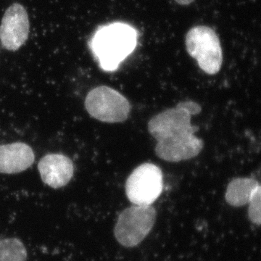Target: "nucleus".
<instances>
[{"label":"nucleus","mask_w":261,"mask_h":261,"mask_svg":"<svg viewBox=\"0 0 261 261\" xmlns=\"http://www.w3.org/2000/svg\"><path fill=\"white\" fill-rule=\"evenodd\" d=\"M85 108L95 119L111 123L126 121L132 108L126 97L106 86L96 87L87 94Z\"/></svg>","instance_id":"obj_5"},{"label":"nucleus","mask_w":261,"mask_h":261,"mask_svg":"<svg viewBox=\"0 0 261 261\" xmlns=\"http://www.w3.org/2000/svg\"><path fill=\"white\" fill-rule=\"evenodd\" d=\"M38 170L44 184L58 189L69 183L74 173V166L71 160L64 154L53 153L40 160Z\"/></svg>","instance_id":"obj_8"},{"label":"nucleus","mask_w":261,"mask_h":261,"mask_svg":"<svg viewBox=\"0 0 261 261\" xmlns=\"http://www.w3.org/2000/svg\"><path fill=\"white\" fill-rule=\"evenodd\" d=\"M155 221L156 211L152 205L130 206L118 216L115 238L122 246H137L150 232Z\"/></svg>","instance_id":"obj_4"},{"label":"nucleus","mask_w":261,"mask_h":261,"mask_svg":"<svg viewBox=\"0 0 261 261\" xmlns=\"http://www.w3.org/2000/svg\"><path fill=\"white\" fill-rule=\"evenodd\" d=\"M247 205L249 219L252 224L261 226V185L255 187Z\"/></svg>","instance_id":"obj_12"},{"label":"nucleus","mask_w":261,"mask_h":261,"mask_svg":"<svg viewBox=\"0 0 261 261\" xmlns=\"http://www.w3.org/2000/svg\"><path fill=\"white\" fill-rule=\"evenodd\" d=\"M30 23L23 5L14 3L5 11L0 25V41L3 48L16 51L28 39Z\"/></svg>","instance_id":"obj_7"},{"label":"nucleus","mask_w":261,"mask_h":261,"mask_svg":"<svg viewBox=\"0 0 261 261\" xmlns=\"http://www.w3.org/2000/svg\"><path fill=\"white\" fill-rule=\"evenodd\" d=\"M187 53L207 74L219 73L223 63V53L217 34L205 25H197L186 36Z\"/></svg>","instance_id":"obj_3"},{"label":"nucleus","mask_w":261,"mask_h":261,"mask_svg":"<svg viewBox=\"0 0 261 261\" xmlns=\"http://www.w3.org/2000/svg\"><path fill=\"white\" fill-rule=\"evenodd\" d=\"M201 111L198 103L184 101L149 120L148 132L157 141L154 151L159 159L176 163L200 153L204 143L195 135L199 128L192 124V117Z\"/></svg>","instance_id":"obj_1"},{"label":"nucleus","mask_w":261,"mask_h":261,"mask_svg":"<svg viewBox=\"0 0 261 261\" xmlns=\"http://www.w3.org/2000/svg\"><path fill=\"white\" fill-rule=\"evenodd\" d=\"M259 185L258 182L250 177L235 178L228 183L225 192V200L233 207H243L247 205L252 192Z\"/></svg>","instance_id":"obj_10"},{"label":"nucleus","mask_w":261,"mask_h":261,"mask_svg":"<svg viewBox=\"0 0 261 261\" xmlns=\"http://www.w3.org/2000/svg\"><path fill=\"white\" fill-rule=\"evenodd\" d=\"M137 32L128 24L116 22L102 25L89 42L92 54L105 71L113 72L135 50Z\"/></svg>","instance_id":"obj_2"},{"label":"nucleus","mask_w":261,"mask_h":261,"mask_svg":"<svg viewBox=\"0 0 261 261\" xmlns=\"http://www.w3.org/2000/svg\"><path fill=\"white\" fill-rule=\"evenodd\" d=\"M125 189L133 205H152L163 192L162 171L153 163H143L130 173Z\"/></svg>","instance_id":"obj_6"},{"label":"nucleus","mask_w":261,"mask_h":261,"mask_svg":"<svg viewBox=\"0 0 261 261\" xmlns=\"http://www.w3.org/2000/svg\"><path fill=\"white\" fill-rule=\"evenodd\" d=\"M35 154L30 146L23 142L0 145V173L13 174L32 166Z\"/></svg>","instance_id":"obj_9"},{"label":"nucleus","mask_w":261,"mask_h":261,"mask_svg":"<svg viewBox=\"0 0 261 261\" xmlns=\"http://www.w3.org/2000/svg\"><path fill=\"white\" fill-rule=\"evenodd\" d=\"M28 252L21 240L18 238L0 240V261H27Z\"/></svg>","instance_id":"obj_11"},{"label":"nucleus","mask_w":261,"mask_h":261,"mask_svg":"<svg viewBox=\"0 0 261 261\" xmlns=\"http://www.w3.org/2000/svg\"><path fill=\"white\" fill-rule=\"evenodd\" d=\"M174 1L181 5H188L193 3L195 0H174Z\"/></svg>","instance_id":"obj_13"}]
</instances>
